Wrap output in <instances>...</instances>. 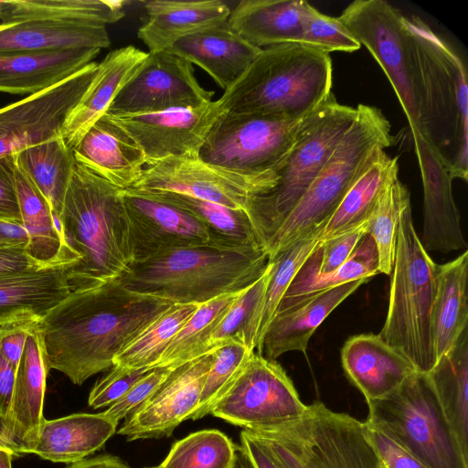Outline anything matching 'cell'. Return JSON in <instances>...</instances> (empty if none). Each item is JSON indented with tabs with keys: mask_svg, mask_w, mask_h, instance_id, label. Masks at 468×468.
<instances>
[{
	"mask_svg": "<svg viewBox=\"0 0 468 468\" xmlns=\"http://www.w3.org/2000/svg\"><path fill=\"white\" fill-rule=\"evenodd\" d=\"M172 304L133 292L122 280L71 291L36 324L48 369L83 384L110 369L116 356Z\"/></svg>",
	"mask_w": 468,
	"mask_h": 468,
	"instance_id": "obj_1",
	"label": "cell"
},
{
	"mask_svg": "<svg viewBox=\"0 0 468 468\" xmlns=\"http://www.w3.org/2000/svg\"><path fill=\"white\" fill-rule=\"evenodd\" d=\"M122 190L75 163L58 218L65 246L78 257L69 268L71 291L131 273L133 250Z\"/></svg>",
	"mask_w": 468,
	"mask_h": 468,
	"instance_id": "obj_2",
	"label": "cell"
},
{
	"mask_svg": "<svg viewBox=\"0 0 468 468\" xmlns=\"http://www.w3.org/2000/svg\"><path fill=\"white\" fill-rule=\"evenodd\" d=\"M416 67L423 135L453 178L468 177V88L465 65L453 48L418 16L406 17Z\"/></svg>",
	"mask_w": 468,
	"mask_h": 468,
	"instance_id": "obj_3",
	"label": "cell"
},
{
	"mask_svg": "<svg viewBox=\"0 0 468 468\" xmlns=\"http://www.w3.org/2000/svg\"><path fill=\"white\" fill-rule=\"evenodd\" d=\"M332 76L331 57L323 49L300 42L271 46L218 101L223 112L299 120L332 93Z\"/></svg>",
	"mask_w": 468,
	"mask_h": 468,
	"instance_id": "obj_4",
	"label": "cell"
},
{
	"mask_svg": "<svg viewBox=\"0 0 468 468\" xmlns=\"http://www.w3.org/2000/svg\"><path fill=\"white\" fill-rule=\"evenodd\" d=\"M269 263L262 245L206 246L174 250L134 264L122 282L131 291L172 303H207L240 292L258 280Z\"/></svg>",
	"mask_w": 468,
	"mask_h": 468,
	"instance_id": "obj_5",
	"label": "cell"
},
{
	"mask_svg": "<svg viewBox=\"0 0 468 468\" xmlns=\"http://www.w3.org/2000/svg\"><path fill=\"white\" fill-rule=\"evenodd\" d=\"M356 117L302 198L266 242L269 261L324 224L342 198L375 160L394 142L381 110L359 104Z\"/></svg>",
	"mask_w": 468,
	"mask_h": 468,
	"instance_id": "obj_6",
	"label": "cell"
},
{
	"mask_svg": "<svg viewBox=\"0 0 468 468\" xmlns=\"http://www.w3.org/2000/svg\"><path fill=\"white\" fill-rule=\"evenodd\" d=\"M437 273L438 264L415 230L410 205L399 221L388 308L378 335L423 374L437 362L432 335Z\"/></svg>",
	"mask_w": 468,
	"mask_h": 468,
	"instance_id": "obj_7",
	"label": "cell"
},
{
	"mask_svg": "<svg viewBox=\"0 0 468 468\" xmlns=\"http://www.w3.org/2000/svg\"><path fill=\"white\" fill-rule=\"evenodd\" d=\"M246 431L265 442L278 468H384L366 422L320 401L295 419Z\"/></svg>",
	"mask_w": 468,
	"mask_h": 468,
	"instance_id": "obj_8",
	"label": "cell"
},
{
	"mask_svg": "<svg viewBox=\"0 0 468 468\" xmlns=\"http://www.w3.org/2000/svg\"><path fill=\"white\" fill-rule=\"evenodd\" d=\"M356 114V107L340 104L331 93L302 119L291 147L269 171L273 186L251 202L250 216L265 246L324 166Z\"/></svg>",
	"mask_w": 468,
	"mask_h": 468,
	"instance_id": "obj_9",
	"label": "cell"
},
{
	"mask_svg": "<svg viewBox=\"0 0 468 468\" xmlns=\"http://www.w3.org/2000/svg\"><path fill=\"white\" fill-rule=\"evenodd\" d=\"M366 423L428 468H468L426 374L414 372L388 397L366 401Z\"/></svg>",
	"mask_w": 468,
	"mask_h": 468,
	"instance_id": "obj_10",
	"label": "cell"
},
{
	"mask_svg": "<svg viewBox=\"0 0 468 468\" xmlns=\"http://www.w3.org/2000/svg\"><path fill=\"white\" fill-rule=\"evenodd\" d=\"M338 19L383 69L411 133H421L415 58L406 16L385 0H356Z\"/></svg>",
	"mask_w": 468,
	"mask_h": 468,
	"instance_id": "obj_11",
	"label": "cell"
},
{
	"mask_svg": "<svg viewBox=\"0 0 468 468\" xmlns=\"http://www.w3.org/2000/svg\"><path fill=\"white\" fill-rule=\"evenodd\" d=\"M302 119L223 112L208 133L198 157L234 172L263 174L289 150Z\"/></svg>",
	"mask_w": 468,
	"mask_h": 468,
	"instance_id": "obj_12",
	"label": "cell"
},
{
	"mask_svg": "<svg viewBox=\"0 0 468 468\" xmlns=\"http://www.w3.org/2000/svg\"><path fill=\"white\" fill-rule=\"evenodd\" d=\"M273 186L271 173L247 175L197 157H167L144 168L132 189L173 192L210 201L250 215L252 200ZM251 218V217H250Z\"/></svg>",
	"mask_w": 468,
	"mask_h": 468,
	"instance_id": "obj_13",
	"label": "cell"
},
{
	"mask_svg": "<svg viewBox=\"0 0 468 468\" xmlns=\"http://www.w3.org/2000/svg\"><path fill=\"white\" fill-rule=\"evenodd\" d=\"M306 409L282 367L254 352L210 414L254 430L295 419Z\"/></svg>",
	"mask_w": 468,
	"mask_h": 468,
	"instance_id": "obj_14",
	"label": "cell"
},
{
	"mask_svg": "<svg viewBox=\"0 0 468 468\" xmlns=\"http://www.w3.org/2000/svg\"><path fill=\"white\" fill-rule=\"evenodd\" d=\"M213 95L200 86L189 61L168 50L148 52L107 112L135 115L194 108L211 101Z\"/></svg>",
	"mask_w": 468,
	"mask_h": 468,
	"instance_id": "obj_15",
	"label": "cell"
},
{
	"mask_svg": "<svg viewBox=\"0 0 468 468\" xmlns=\"http://www.w3.org/2000/svg\"><path fill=\"white\" fill-rule=\"evenodd\" d=\"M97 68L92 61L56 85L0 108V158L61 135Z\"/></svg>",
	"mask_w": 468,
	"mask_h": 468,
	"instance_id": "obj_16",
	"label": "cell"
},
{
	"mask_svg": "<svg viewBox=\"0 0 468 468\" xmlns=\"http://www.w3.org/2000/svg\"><path fill=\"white\" fill-rule=\"evenodd\" d=\"M122 194L130 220L133 265L177 250L218 244L188 212L146 192L127 188Z\"/></svg>",
	"mask_w": 468,
	"mask_h": 468,
	"instance_id": "obj_17",
	"label": "cell"
},
{
	"mask_svg": "<svg viewBox=\"0 0 468 468\" xmlns=\"http://www.w3.org/2000/svg\"><path fill=\"white\" fill-rule=\"evenodd\" d=\"M223 113L218 101L156 113L112 115L142 150L145 166L167 157H197L216 121Z\"/></svg>",
	"mask_w": 468,
	"mask_h": 468,
	"instance_id": "obj_18",
	"label": "cell"
},
{
	"mask_svg": "<svg viewBox=\"0 0 468 468\" xmlns=\"http://www.w3.org/2000/svg\"><path fill=\"white\" fill-rule=\"evenodd\" d=\"M213 357L211 352L174 369L154 394L126 416L118 434L127 441L160 439L191 420Z\"/></svg>",
	"mask_w": 468,
	"mask_h": 468,
	"instance_id": "obj_19",
	"label": "cell"
},
{
	"mask_svg": "<svg viewBox=\"0 0 468 468\" xmlns=\"http://www.w3.org/2000/svg\"><path fill=\"white\" fill-rule=\"evenodd\" d=\"M412 136L424 196L420 242L427 252L466 250L460 212L452 196V172L423 135L412 133Z\"/></svg>",
	"mask_w": 468,
	"mask_h": 468,
	"instance_id": "obj_20",
	"label": "cell"
},
{
	"mask_svg": "<svg viewBox=\"0 0 468 468\" xmlns=\"http://www.w3.org/2000/svg\"><path fill=\"white\" fill-rule=\"evenodd\" d=\"M369 279H360L312 295L280 303L258 354L275 360L290 351L306 352L311 336L324 319Z\"/></svg>",
	"mask_w": 468,
	"mask_h": 468,
	"instance_id": "obj_21",
	"label": "cell"
},
{
	"mask_svg": "<svg viewBox=\"0 0 468 468\" xmlns=\"http://www.w3.org/2000/svg\"><path fill=\"white\" fill-rule=\"evenodd\" d=\"M37 323L29 331L16 370L8 417L9 434L16 456L30 453L45 420L43 405L48 369Z\"/></svg>",
	"mask_w": 468,
	"mask_h": 468,
	"instance_id": "obj_22",
	"label": "cell"
},
{
	"mask_svg": "<svg viewBox=\"0 0 468 468\" xmlns=\"http://www.w3.org/2000/svg\"><path fill=\"white\" fill-rule=\"evenodd\" d=\"M341 363L366 401L388 397L417 372L406 357L373 334L349 337L341 349Z\"/></svg>",
	"mask_w": 468,
	"mask_h": 468,
	"instance_id": "obj_23",
	"label": "cell"
},
{
	"mask_svg": "<svg viewBox=\"0 0 468 468\" xmlns=\"http://www.w3.org/2000/svg\"><path fill=\"white\" fill-rule=\"evenodd\" d=\"M72 152L76 162L121 189L132 187L145 167L140 147L107 112L86 132Z\"/></svg>",
	"mask_w": 468,
	"mask_h": 468,
	"instance_id": "obj_24",
	"label": "cell"
},
{
	"mask_svg": "<svg viewBox=\"0 0 468 468\" xmlns=\"http://www.w3.org/2000/svg\"><path fill=\"white\" fill-rule=\"evenodd\" d=\"M147 54L134 46H127L109 52L98 63L94 77L63 123L61 136L69 148L73 149L86 132L108 112Z\"/></svg>",
	"mask_w": 468,
	"mask_h": 468,
	"instance_id": "obj_25",
	"label": "cell"
},
{
	"mask_svg": "<svg viewBox=\"0 0 468 468\" xmlns=\"http://www.w3.org/2000/svg\"><path fill=\"white\" fill-rule=\"evenodd\" d=\"M167 50L203 69L225 90L244 73L261 48L249 43L226 22L185 37Z\"/></svg>",
	"mask_w": 468,
	"mask_h": 468,
	"instance_id": "obj_26",
	"label": "cell"
},
{
	"mask_svg": "<svg viewBox=\"0 0 468 468\" xmlns=\"http://www.w3.org/2000/svg\"><path fill=\"white\" fill-rule=\"evenodd\" d=\"M147 19L137 37L149 52L167 50L177 40L226 23L229 6L220 0H153L144 3Z\"/></svg>",
	"mask_w": 468,
	"mask_h": 468,
	"instance_id": "obj_27",
	"label": "cell"
},
{
	"mask_svg": "<svg viewBox=\"0 0 468 468\" xmlns=\"http://www.w3.org/2000/svg\"><path fill=\"white\" fill-rule=\"evenodd\" d=\"M69 263L0 275V323L44 317L71 292Z\"/></svg>",
	"mask_w": 468,
	"mask_h": 468,
	"instance_id": "obj_28",
	"label": "cell"
},
{
	"mask_svg": "<svg viewBox=\"0 0 468 468\" xmlns=\"http://www.w3.org/2000/svg\"><path fill=\"white\" fill-rule=\"evenodd\" d=\"M80 48L43 53H0V92L32 95L70 77L100 53Z\"/></svg>",
	"mask_w": 468,
	"mask_h": 468,
	"instance_id": "obj_29",
	"label": "cell"
},
{
	"mask_svg": "<svg viewBox=\"0 0 468 468\" xmlns=\"http://www.w3.org/2000/svg\"><path fill=\"white\" fill-rule=\"evenodd\" d=\"M312 7L303 0H242L227 23L249 43L264 48L299 42Z\"/></svg>",
	"mask_w": 468,
	"mask_h": 468,
	"instance_id": "obj_30",
	"label": "cell"
},
{
	"mask_svg": "<svg viewBox=\"0 0 468 468\" xmlns=\"http://www.w3.org/2000/svg\"><path fill=\"white\" fill-rule=\"evenodd\" d=\"M111 40L106 26L25 20L0 24V53H43L105 48Z\"/></svg>",
	"mask_w": 468,
	"mask_h": 468,
	"instance_id": "obj_31",
	"label": "cell"
},
{
	"mask_svg": "<svg viewBox=\"0 0 468 468\" xmlns=\"http://www.w3.org/2000/svg\"><path fill=\"white\" fill-rule=\"evenodd\" d=\"M117 423L101 413L44 420L30 453L52 463H73L102 448Z\"/></svg>",
	"mask_w": 468,
	"mask_h": 468,
	"instance_id": "obj_32",
	"label": "cell"
},
{
	"mask_svg": "<svg viewBox=\"0 0 468 468\" xmlns=\"http://www.w3.org/2000/svg\"><path fill=\"white\" fill-rule=\"evenodd\" d=\"M15 184L22 226L28 237L27 254L44 266L74 265L78 257L65 246L48 201L16 160Z\"/></svg>",
	"mask_w": 468,
	"mask_h": 468,
	"instance_id": "obj_33",
	"label": "cell"
},
{
	"mask_svg": "<svg viewBox=\"0 0 468 468\" xmlns=\"http://www.w3.org/2000/svg\"><path fill=\"white\" fill-rule=\"evenodd\" d=\"M426 376L462 451L468 456V327Z\"/></svg>",
	"mask_w": 468,
	"mask_h": 468,
	"instance_id": "obj_34",
	"label": "cell"
},
{
	"mask_svg": "<svg viewBox=\"0 0 468 468\" xmlns=\"http://www.w3.org/2000/svg\"><path fill=\"white\" fill-rule=\"evenodd\" d=\"M467 279V250L454 260L438 265L432 313L433 346L437 361L468 327Z\"/></svg>",
	"mask_w": 468,
	"mask_h": 468,
	"instance_id": "obj_35",
	"label": "cell"
},
{
	"mask_svg": "<svg viewBox=\"0 0 468 468\" xmlns=\"http://www.w3.org/2000/svg\"><path fill=\"white\" fill-rule=\"evenodd\" d=\"M398 175V156L390 157L381 150L324 222L318 239L321 241L332 239L365 222L384 191L399 178Z\"/></svg>",
	"mask_w": 468,
	"mask_h": 468,
	"instance_id": "obj_36",
	"label": "cell"
},
{
	"mask_svg": "<svg viewBox=\"0 0 468 468\" xmlns=\"http://www.w3.org/2000/svg\"><path fill=\"white\" fill-rule=\"evenodd\" d=\"M124 1L115 0H7L0 1L3 23L46 20L107 26L124 16Z\"/></svg>",
	"mask_w": 468,
	"mask_h": 468,
	"instance_id": "obj_37",
	"label": "cell"
},
{
	"mask_svg": "<svg viewBox=\"0 0 468 468\" xmlns=\"http://www.w3.org/2000/svg\"><path fill=\"white\" fill-rule=\"evenodd\" d=\"M319 259L320 244L298 271L280 303L312 295L349 282L369 279L380 273L377 247L367 233L362 237L347 261L335 271L319 273L317 271Z\"/></svg>",
	"mask_w": 468,
	"mask_h": 468,
	"instance_id": "obj_38",
	"label": "cell"
},
{
	"mask_svg": "<svg viewBox=\"0 0 468 468\" xmlns=\"http://www.w3.org/2000/svg\"><path fill=\"white\" fill-rule=\"evenodd\" d=\"M16 160L58 218L76 163L72 149L58 135L20 151Z\"/></svg>",
	"mask_w": 468,
	"mask_h": 468,
	"instance_id": "obj_39",
	"label": "cell"
},
{
	"mask_svg": "<svg viewBox=\"0 0 468 468\" xmlns=\"http://www.w3.org/2000/svg\"><path fill=\"white\" fill-rule=\"evenodd\" d=\"M146 193L193 215L207 228L218 244L265 247L252 218L244 210L232 209L210 201L173 192Z\"/></svg>",
	"mask_w": 468,
	"mask_h": 468,
	"instance_id": "obj_40",
	"label": "cell"
},
{
	"mask_svg": "<svg viewBox=\"0 0 468 468\" xmlns=\"http://www.w3.org/2000/svg\"><path fill=\"white\" fill-rule=\"evenodd\" d=\"M242 291L221 295L201 303L172 338L155 367H167L176 369L213 352L209 347L211 333Z\"/></svg>",
	"mask_w": 468,
	"mask_h": 468,
	"instance_id": "obj_41",
	"label": "cell"
},
{
	"mask_svg": "<svg viewBox=\"0 0 468 468\" xmlns=\"http://www.w3.org/2000/svg\"><path fill=\"white\" fill-rule=\"evenodd\" d=\"M271 266L269 261L265 272L239 294L217 324L209 338L212 351L230 342L242 343L254 351Z\"/></svg>",
	"mask_w": 468,
	"mask_h": 468,
	"instance_id": "obj_42",
	"label": "cell"
},
{
	"mask_svg": "<svg viewBox=\"0 0 468 468\" xmlns=\"http://www.w3.org/2000/svg\"><path fill=\"white\" fill-rule=\"evenodd\" d=\"M199 305L173 303L116 356L113 365L133 369L155 367L172 338Z\"/></svg>",
	"mask_w": 468,
	"mask_h": 468,
	"instance_id": "obj_43",
	"label": "cell"
},
{
	"mask_svg": "<svg viewBox=\"0 0 468 468\" xmlns=\"http://www.w3.org/2000/svg\"><path fill=\"white\" fill-rule=\"evenodd\" d=\"M237 447L218 430H202L176 441L161 463L145 468H235Z\"/></svg>",
	"mask_w": 468,
	"mask_h": 468,
	"instance_id": "obj_44",
	"label": "cell"
},
{
	"mask_svg": "<svg viewBox=\"0 0 468 468\" xmlns=\"http://www.w3.org/2000/svg\"><path fill=\"white\" fill-rule=\"evenodd\" d=\"M410 205L409 189L397 178L384 191L367 219V233L376 244L380 273L390 275L392 271L399 221Z\"/></svg>",
	"mask_w": 468,
	"mask_h": 468,
	"instance_id": "obj_45",
	"label": "cell"
},
{
	"mask_svg": "<svg viewBox=\"0 0 468 468\" xmlns=\"http://www.w3.org/2000/svg\"><path fill=\"white\" fill-rule=\"evenodd\" d=\"M322 226L323 224L269 261L272 265L271 272L264 296L256 348L260 346L265 331L292 281L304 261L320 244L321 240L318 239V235Z\"/></svg>",
	"mask_w": 468,
	"mask_h": 468,
	"instance_id": "obj_46",
	"label": "cell"
},
{
	"mask_svg": "<svg viewBox=\"0 0 468 468\" xmlns=\"http://www.w3.org/2000/svg\"><path fill=\"white\" fill-rule=\"evenodd\" d=\"M253 353L254 351L239 342H230L213 351V361L191 420H198L210 414L217 402L240 375Z\"/></svg>",
	"mask_w": 468,
	"mask_h": 468,
	"instance_id": "obj_47",
	"label": "cell"
},
{
	"mask_svg": "<svg viewBox=\"0 0 468 468\" xmlns=\"http://www.w3.org/2000/svg\"><path fill=\"white\" fill-rule=\"evenodd\" d=\"M299 42L328 53L333 51L353 52L361 47L338 17L324 15L314 6L305 18Z\"/></svg>",
	"mask_w": 468,
	"mask_h": 468,
	"instance_id": "obj_48",
	"label": "cell"
},
{
	"mask_svg": "<svg viewBox=\"0 0 468 468\" xmlns=\"http://www.w3.org/2000/svg\"><path fill=\"white\" fill-rule=\"evenodd\" d=\"M151 369H133L113 365L93 386L89 395V406L93 409L111 406Z\"/></svg>",
	"mask_w": 468,
	"mask_h": 468,
	"instance_id": "obj_49",
	"label": "cell"
},
{
	"mask_svg": "<svg viewBox=\"0 0 468 468\" xmlns=\"http://www.w3.org/2000/svg\"><path fill=\"white\" fill-rule=\"evenodd\" d=\"M173 370L167 367H153L122 398L109 406L103 414L118 424L122 419L126 418L134 409L154 394Z\"/></svg>",
	"mask_w": 468,
	"mask_h": 468,
	"instance_id": "obj_50",
	"label": "cell"
},
{
	"mask_svg": "<svg viewBox=\"0 0 468 468\" xmlns=\"http://www.w3.org/2000/svg\"><path fill=\"white\" fill-rule=\"evenodd\" d=\"M367 219L336 237L321 241L317 265L319 273L334 271L347 261L367 233Z\"/></svg>",
	"mask_w": 468,
	"mask_h": 468,
	"instance_id": "obj_51",
	"label": "cell"
},
{
	"mask_svg": "<svg viewBox=\"0 0 468 468\" xmlns=\"http://www.w3.org/2000/svg\"><path fill=\"white\" fill-rule=\"evenodd\" d=\"M367 426L368 438L385 468H428L388 436L367 424Z\"/></svg>",
	"mask_w": 468,
	"mask_h": 468,
	"instance_id": "obj_52",
	"label": "cell"
},
{
	"mask_svg": "<svg viewBox=\"0 0 468 468\" xmlns=\"http://www.w3.org/2000/svg\"><path fill=\"white\" fill-rule=\"evenodd\" d=\"M16 154L0 158V219L22 224L15 184Z\"/></svg>",
	"mask_w": 468,
	"mask_h": 468,
	"instance_id": "obj_53",
	"label": "cell"
},
{
	"mask_svg": "<svg viewBox=\"0 0 468 468\" xmlns=\"http://www.w3.org/2000/svg\"><path fill=\"white\" fill-rule=\"evenodd\" d=\"M16 369L8 363L0 349V444L16 451L8 430V417L12 403Z\"/></svg>",
	"mask_w": 468,
	"mask_h": 468,
	"instance_id": "obj_54",
	"label": "cell"
},
{
	"mask_svg": "<svg viewBox=\"0 0 468 468\" xmlns=\"http://www.w3.org/2000/svg\"><path fill=\"white\" fill-rule=\"evenodd\" d=\"M239 451L252 468H278L265 442L246 430L239 435Z\"/></svg>",
	"mask_w": 468,
	"mask_h": 468,
	"instance_id": "obj_55",
	"label": "cell"
},
{
	"mask_svg": "<svg viewBox=\"0 0 468 468\" xmlns=\"http://www.w3.org/2000/svg\"><path fill=\"white\" fill-rule=\"evenodd\" d=\"M42 267L46 266L33 260L25 247L0 244V275Z\"/></svg>",
	"mask_w": 468,
	"mask_h": 468,
	"instance_id": "obj_56",
	"label": "cell"
},
{
	"mask_svg": "<svg viewBox=\"0 0 468 468\" xmlns=\"http://www.w3.org/2000/svg\"><path fill=\"white\" fill-rule=\"evenodd\" d=\"M0 244L22 246L27 249L28 237L22 224L0 219Z\"/></svg>",
	"mask_w": 468,
	"mask_h": 468,
	"instance_id": "obj_57",
	"label": "cell"
},
{
	"mask_svg": "<svg viewBox=\"0 0 468 468\" xmlns=\"http://www.w3.org/2000/svg\"><path fill=\"white\" fill-rule=\"evenodd\" d=\"M66 468H131L121 458L103 454L70 463Z\"/></svg>",
	"mask_w": 468,
	"mask_h": 468,
	"instance_id": "obj_58",
	"label": "cell"
},
{
	"mask_svg": "<svg viewBox=\"0 0 468 468\" xmlns=\"http://www.w3.org/2000/svg\"><path fill=\"white\" fill-rule=\"evenodd\" d=\"M14 456L9 451H0V468H12V459Z\"/></svg>",
	"mask_w": 468,
	"mask_h": 468,
	"instance_id": "obj_59",
	"label": "cell"
},
{
	"mask_svg": "<svg viewBox=\"0 0 468 468\" xmlns=\"http://www.w3.org/2000/svg\"><path fill=\"white\" fill-rule=\"evenodd\" d=\"M0 451H9L11 452L8 448L5 447L4 445L0 444ZM13 453V452H12ZM14 454V453H13Z\"/></svg>",
	"mask_w": 468,
	"mask_h": 468,
	"instance_id": "obj_60",
	"label": "cell"
},
{
	"mask_svg": "<svg viewBox=\"0 0 468 468\" xmlns=\"http://www.w3.org/2000/svg\"><path fill=\"white\" fill-rule=\"evenodd\" d=\"M247 463H248V466H247L246 468H252V467L249 464V463H248V462H247ZM235 468H236V467H235ZM241 468H244V467H241Z\"/></svg>",
	"mask_w": 468,
	"mask_h": 468,
	"instance_id": "obj_61",
	"label": "cell"
},
{
	"mask_svg": "<svg viewBox=\"0 0 468 468\" xmlns=\"http://www.w3.org/2000/svg\"><path fill=\"white\" fill-rule=\"evenodd\" d=\"M385 468V467H384Z\"/></svg>",
	"mask_w": 468,
	"mask_h": 468,
	"instance_id": "obj_62",
	"label": "cell"
}]
</instances>
